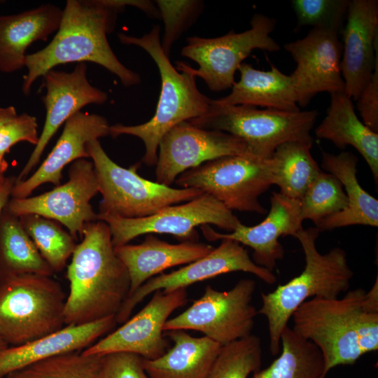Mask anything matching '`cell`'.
<instances>
[{"label": "cell", "mask_w": 378, "mask_h": 378, "mask_svg": "<svg viewBox=\"0 0 378 378\" xmlns=\"http://www.w3.org/2000/svg\"><path fill=\"white\" fill-rule=\"evenodd\" d=\"M118 36L121 43L140 47L151 57L160 73L161 89L155 113L148 121L137 125H111L109 135L117 138L127 134L140 139L145 146L142 162L147 166H154L164 135L178 124L205 114L212 99L199 90L195 76L172 64L160 44L159 26L154 25L140 37L123 33Z\"/></svg>", "instance_id": "obj_4"}, {"label": "cell", "mask_w": 378, "mask_h": 378, "mask_svg": "<svg viewBox=\"0 0 378 378\" xmlns=\"http://www.w3.org/2000/svg\"><path fill=\"white\" fill-rule=\"evenodd\" d=\"M255 281L239 280L227 291L211 286L202 296L181 314L168 319L163 331L192 330L219 343L222 346L251 335L258 311L252 304Z\"/></svg>", "instance_id": "obj_11"}, {"label": "cell", "mask_w": 378, "mask_h": 378, "mask_svg": "<svg viewBox=\"0 0 378 378\" xmlns=\"http://www.w3.org/2000/svg\"><path fill=\"white\" fill-rule=\"evenodd\" d=\"M8 346V345L0 338V349Z\"/></svg>", "instance_id": "obj_44"}, {"label": "cell", "mask_w": 378, "mask_h": 378, "mask_svg": "<svg viewBox=\"0 0 378 378\" xmlns=\"http://www.w3.org/2000/svg\"><path fill=\"white\" fill-rule=\"evenodd\" d=\"M155 4L164 24L160 44L169 57L174 43L200 15L203 3L196 0H157Z\"/></svg>", "instance_id": "obj_37"}, {"label": "cell", "mask_w": 378, "mask_h": 378, "mask_svg": "<svg viewBox=\"0 0 378 378\" xmlns=\"http://www.w3.org/2000/svg\"><path fill=\"white\" fill-rule=\"evenodd\" d=\"M237 271L251 273L270 285L276 281V277L272 271L256 265L251 259L243 245L234 240L223 239L220 245L206 255L171 273H162L146 281L122 303L115 316L116 322L123 323L127 321L134 307L156 290L169 293L220 274Z\"/></svg>", "instance_id": "obj_15"}, {"label": "cell", "mask_w": 378, "mask_h": 378, "mask_svg": "<svg viewBox=\"0 0 378 378\" xmlns=\"http://www.w3.org/2000/svg\"><path fill=\"white\" fill-rule=\"evenodd\" d=\"M357 101V109L363 122L374 132H378V64L360 92Z\"/></svg>", "instance_id": "obj_40"}, {"label": "cell", "mask_w": 378, "mask_h": 378, "mask_svg": "<svg viewBox=\"0 0 378 378\" xmlns=\"http://www.w3.org/2000/svg\"><path fill=\"white\" fill-rule=\"evenodd\" d=\"M17 112L14 106L0 107V126L16 116Z\"/></svg>", "instance_id": "obj_42"}, {"label": "cell", "mask_w": 378, "mask_h": 378, "mask_svg": "<svg viewBox=\"0 0 378 378\" xmlns=\"http://www.w3.org/2000/svg\"><path fill=\"white\" fill-rule=\"evenodd\" d=\"M69 179L52 190L34 197L8 200L5 209L20 217L36 214L65 226L72 237L82 238L86 223L98 220L90 200L99 192V185L92 161L82 158L73 162Z\"/></svg>", "instance_id": "obj_13"}, {"label": "cell", "mask_w": 378, "mask_h": 378, "mask_svg": "<svg viewBox=\"0 0 378 378\" xmlns=\"http://www.w3.org/2000/svg\"><path fill=\"white\" fill-rule=\"evenodd\" d=\"M174 344L160 357L144 358L150 378H206L222 346L203 336L194 337L183 330L165 331Z\"/></svg>", "instance_id": "obj_28"}, {"label": "cell", "mask_w": 378, "mask_h": 378, "mask_svg": "<svg viewBox=\"0 0 378 378\" xmlns=\"http://www.w3.org/2000/svg\"><path fill=\"white\" fill-rule=\"evenodd\" d=\"M8 168V163L5 159L0 158V180L4 177V172Z\"/></svg>", "instance_id": "obj_43"}, {"label": "cell", "mask_w": 378, "mask_h": 378, "mask_svg": "<svg viewBox=\"0 0 378 378\" xmlns=\"http://www.w3.org/2000/svg\"><path fill=\"white\" fill-rule=\"evenodd\" d=\"M296 63L293 77L299 107L318 93L344 92L340 62L342 44L338 31L313 28L301 39L284 46Z\"/></svg>", "instance_id": "obj_17"}, {"label": "cell", "mask_w": 378, "mask_h": 378, "mask_svg": "<svg viewBox=\"0 0 378 378\" xmlns=\"http://www.w3.org/2000/svg\"><path fill=\"white\" fill-rule=\"evenodd\" d=\"M238 71L239 81L234 83L229 94L213 99L215 104L262 106L286 112L300 111L291 75L282 73L273 64L270 70L261 71L243 62Z\"/></svg>", "instance_id": "obj_25"}, {"label": "cell", "mask_w": 378, "mask_h": 378, "mask_svg": "<svg viewBox=\"0 0 378 378\" xmlns=\"http://www.w3.org/2000/svg\"><path fill=\"white\" fill-rule=\"evenodd\" d=\"M110 126L105 117L96 113L80 111L73 115L65 122L59 139L41 166L29 177L15 183L13 198L27 197L44 183L60 185L64 167L78 159L90 158L87 144L109 135Z\"/></svg>", "instance_id": "obj_21"}, {"label": "cell", "mask_w": 378, "mask_h": 378, "mask_svg": "<svg viewBox=\"0 0 378 378\" xmlns=\"http://www.w3.org/2000/svg\"><path fill=\"white\" fill-rule=\"evenodd\" d=\"M315 134L341 149L353 146L366 161L377 185L378 133L359 120L351 98L344 92L330 94L326 116L315 129Z\"/></svg>", "instance_id": "obj_27"}, {"label": "cell", "mask_w": 378, "mask_h": 378, "mask_svg": "<svg viewBox=\"0 0 378 378\" xmlns=\"http://www.w3.org/2000/svg\"><path fill=\"white\" fill-rule=\"evenodd\" d=\"M66 296L51 276L25 274L0 281V338L18 346L65 326Z\"/></svg>", "instance_id": "obj_6"}, {"label": "cell", "mask_w": 378, "mask_h": 378, "mask_svg": "<svg viewBox=\"0 0 378 378\" xmlns=\"http://www.w3.org/2000/svg\"><path fill=\"white\" fill-rule=\"evenodd\" d=\"M0 216V281L13 276L54 273L24 229L19 217L6 209Z\"/></svg>", "instance_id": "obj_29"}, {"label": "cell", "mask_w": 378, "mask_h": 378, "mask_svg": "<svg viewBox=\"0 0 378 378\" xmlns=\"http://www.w3.org/2000/svg\"><path fill=\"white\" fill-rule=\"evenodd\" d=\"M40 254L54 272L63 270L76 244L72 235L58 222L36 214L19 217Z\"/></svg>", "instance_id": "obj_32"}, {"label": "cell", "mask_w": 378, "mask_h": 378, "mask_svg": "<svg viewBox=\"0 0 378 378\" xmlns=\"http://www.w3.org/2000/svg\"><path fill=\"white\" fill-rule=\"evenodd\" d=\"M36 118L28 113L17 115L0 126V158L20 141L36 146L38 141Z\"/></svg>", "instance_id": "obj_38"}, {"label": "cell", "mask_w": 378, "mask_h": 378, "mask_svg": "<svg viewBox=\"0 0 378 378\" xmlns=\"http://www.w3.org/2000/svg\"><path fill=\"white\" fill-rule=\"evenodd\" d=\"M115 316L62 329L31 342L0 349V378L57 355L82 351L108 332Z\"/></svg>", "instance_id": "obj_22"}, {"label": "cell", "mask_w": 378, "mask_h": 378, "mask_svg": "<svg viewBox=\"0 0 378 378\" xmlns=\"http://www.w3.org/2000/svg\"><path fill=\"white\" fill-rule=\"evenodd\" d=\"M261 361L260 340L251 334L223 346L206 378H248Z\"/></svg>", "instance_id": "obj_35"}, {"label": "cell", "mask_w": 378, "mask_h": 378, "mask_svg": "<svg viewBox=\"0 0 378 378\" xmlns=\"http://www.w3.org/2000/svg\"><path fill=\"white\" fill-rule=\"evenodd\" d=\"M124 9L118 0H68L53 39L26 56L23 93L28 95L33 83L46 72L69 62H93L118 76L125 87L139 84L140 76L119 61L107 40L117 14Z\"/></svg>", "instance_id": "obj_2"}, {"label": "cell", "mask_w": 378, "mask_h": 378, "mask_svg": "<svg viewBox=\"0 0 378 378\" xmlns=\"http://www.w3.org/2000/svg\"><path fill=\"white\" fill-rule=\"evenodd\" d=\"M103 356L81 351L52 356L15 372L7 378H100Z\"/></svg>", "instance_id": "obj_33"}, {"label": "cell", "mask_w": 378, "mask_h": 378, "mask_svg": "<svg viewBox=\"0 0 378 378\" xmlns=\"http://www.w3.org/2000/svg\"><path fill=\"white\" fill-rule=\"evenodd\" d=\"M244 155L251 154L242 139L184 121L172 128L160 141L155 164L156 182L170 186L180 174L204 162Z\"/></svg>", "instance_id": "obj_14"}, {"label": "cell", "mask_w": 378, "mask_h": 378, "mask_svg": "<svg viewBox=\"0 0 378 378\" xmlns=\"http://www.w3.org/2000/svg\"><path fill=\"white\" fill-rule=\"evenodd\" d=\"M214 248L211 245L197 241L170 244L153 234H146L144 241L139 244H127L114 247L115 254L129 274L128 297L146 281L164 270L191 263L206 255Z\"/></svg>", "instance_id": "obj_23"}, {"label": "cell", "mask_w": 378, "mask_h": 378, "mask_svg": "<svg viewBox=\"0 0 378 378\" xmlns=\"http://www.w3.org/2000/svg\"><path fill=\"white\" fill-rule=\"evenodd\" d=\"M144 358L134 353L113 352L102 356L100 378H150Z\"/></svg>", "instance_id": "obj_39"}, {"label": "cell", "mask_w": 378, "mask_h": 378, "mask_svg": "<svg viewBox=\"0 0 378 378\" xmlns=\"http://www.w3.org/2000/svg\"><path fill=\"white\" fill-rule=\"evenodd\" d=\"M312 145L297 141L279 146L272 155V181L279 192L300 200L310 183L321 172L312 156Z\"/></svg>", "instance_id": "obj_30"}, {"label": "cell", "mask_w": 378, "mask_h": 378, "mask_svg": "<svg viewBox=\"0 0 378 378\" xmlns=\"http://www.w3.org/2000/svg\"><path fill=\"white\" fill-rule=\"evenodd\" d=\"M109 226L114 247L148 234H169L183 241H197L196 227L214 225L230 232L241 223L232 211L207 193L182 204L167 206L144 218H123L99 216Z\"/></svg>", "instance_id": "obj_12"}, {"label": "cell", "mask_w": 378, "mask_h": 378, "mask_svg": "<svg viewBox=\"0 0 378 378\" xmlns=\"http://www.w3.org/2000/svg\"><path fill=\"white\" fill-rule=\"evenodd\" d=\"M301 216L315 225L343 211L347 198L340 180L332 174L321 170L300 200Z\"/></svg>", "instance_id": "obj_34"}, {"label": "cell", "mask_w": 378, "mask_h": 378, "mask_svg": "<svg viewBox=\"0 0 378 378\" xmlns=\"http://www.w3.org/2000/svg\"><path fill=\"white\" fill-rule=\"evenodd\" d=\"M340 69L344 92L356 101L378 64V1H349Z\"/></svg>", "instance_id": "obj_20"}, {"label": "cell", "mask_w": 378, "mask_h": 378, "mask_svg": "<svg viewBox=\"0 0 378 378\" xmlns=\"http://www.w3.org/2000/svg\"><path fill=\"white\" fill-rule=\"evenodd\" d=\"M357 157L351 152L337 155L322 151V168L337 177L343 186L347 198L345 209L316 225L319 231L362 225L378 226V200L366 192L356 176Z\"/></svg>", "instance_id": "obj_26"}, {"label": "cell", "mask_w": 378, "mask_h": 378, "mask_svg": "<svg viewBox=\"0 0 378 378\" xmlns=\"http://www.w3.org/2000/svg\"><path fill=\"white\" fill-rule=\"evenodd\" d=\"M349 0H293L291 5L297 18L295 31L306 25L314 28L342 30L346 17Z\"/></svg>", "instance_id": "obj_36"}, {"label": "cell", "mask_w": 378, "mask_h": 378, "mask_svg": "<svg viewBox=\"0 0 378 378\" xmlns=\"http://www.w3.org/2000/svg\"><path fill=\"white\" fill-rule=\"evenodd\" d=\"M275 26V19L255 13L251 20V28L243 32L231 30L214 38L188 37L181 55L195 62L198 68L194 69L183 62H176V68L200 77L211 91L232 88L236 71L253 50H280L279 45L270 36Z\"/></svg>", "instance_id": "obj_9"}, {"label": "cell", "mask_w": 378, "mask_h": 378, "mask_svg": "<svg viewBox=\"0 0 378 378\" xmlns=\"http://www.w3.org/2000/svg\"><path fill=\"white\" fill-rule=\"evenodd\" d=\"M187 302L185 288L169 293L156 290L150 302L132 318L81 353L104 356L123 351L136 354L146 360L156 359L169 346L162 334L164 323L174 311Z\"/></svg>", "instance_id": "obj_16"}, {"label": "cell", "mask_w": 378, "mask_h": 378, "mask_svg": "<svg viewBox=\"0 0 378 378\" xmlns=\"http://www.w3.org/2000/svg\"><path fill=\"white\" fill-rule=\"evenodd\" d=\"M62 10L46 4L20 13L0 16V71L25 66L26 50L36 41H46L58 30Z\"/></svg>", "instance_id": "obj_24"}, {"label": "cell", "mask_w": 378, "mask_h": 378, "mask_svg": "<svg viewBox=\"0 0 378 378\" xmlns=\"http://www.w3.org/2000/svg\"><path fill=\"white\" fill-rule=\"evenodd\" d=\"M318 228L302 229L294 234L300 243L305 257L303 271L274 291L261 293L262 305L258 314L267 321L270 350L272 355L280 351L281 335L293 312L311 298L332 299L348 291L354 272L345 251L335 247L322 254L316 248Z\"/></svg>", "instance_id": "obj_5"}, {"label": "cell", "mask_w": 378, "mask_h": 378, "mask_svg": "<svg viewBox=\"0 0 378 378\" xmlns=\"http://www.w3.org/2000/svg\"><path fill=\"white\" fill-rule=\"evenodd\" d=\"M271 206L266 218L254 226L241 223L230 233H219L209 225L200 226L204 237L210 241L223 239L237 241L253 251V261L272 272L278 260L284 256V249L279 239L294 236L302 229L300 200L290 198L279 192H273Z\"/></svg>", "instance_id": "obj_19"}, {"label": "cell", "mask_w": 378, "mask_h": 378, "mask_svg": "<svg viewBox=\"0 0 378 378\" xmlns=\"http://www.w3.org/2000/svg\"><path fill=\"white\" fill-rule=\"evenodd\" d=\"M67 266L69 293L65 326H78L115 316L130 292L127 270L115 254L108 224L101 220L85 225Z\"/></svg>", "instance_id": "obj_3"}, {"label": "cell", "mask_w": 378, "mask_h": 378, "mask_svg": "<svg viewBox=\"0 0 378 378\" xmlns=\"http://www.w3.org/2000/svg\"><path fill=\"white\" fill-rule=\"evenodd\" d=\"M15 182L16 177L14 176H4L0 180V216L8 202Z\"/></svg>", "instance_id": "obj_41"}, {"label": "cell", "mask_w": 378, "mask_h": 378, "mask_svg": "<svg viewBox=\"0 0 378 378\" xmlns=\"http://www.w3.org/2000/svg\"><path fill=\"white\" fill-rule=\"evenodd\" d=\"M271 158L251 155L226 156L204 162L180 174L181 188L207 193L230 211L267 213L260 196L273 185Z\"/></svg>", "instance_id": "obj_10"}, {"label": "cell", "mask_w": 378, "mask_h": 378, "mask_svg": "<svg viewBox=\"0 0 378 378\" xmlns=\"http://www.w3.org/2000/svg\"><path fill=\"white\" fill-rule=\"evenodd\" d=\"M86 149L94 164L102 197L99 216L144 218L204 193L199 189L174 188L141 177L137 173L140 163L128 169L118 165L108 157L97 139L88 142Z\"/></svg>", "instance_id": "obj_8"}, {"label": "cell", "mask_w": 378, "mask_h": 378, "mask_svg": "<svg viewBox=\"0 0 378 378\" xmlns=\"http://www.w3.org/2000/svg\"><path fill=\"white\" fill-rule=\"evenodd\" d=\"M88 66L78 63L71 72L51 69L43 78L46 94L41 98L46 107V119L38 141L29 158L18 177L16 182L27 178L38 163L41 157L60 126L86 105L104 104L107 94L92 86L87 77Z\"/></svg>", "instance_id": "obj_18"}, {"label": "cell", "mask_w": 378, "mask_h": 378, "mask_svg": "<svg viewBox=\"0 0 378 378\" xmlns=\"http://www.w3.org/2000/svg\"><path fill=\"white\" fill-rule=\"evenodd\" d=\"M281 344L280 356L267 368L254 372L253 378H325L322 354L312 342L287 326Z\"/></svg>", "instance_id": "obj_31"}, {"label": "cell", "mask_w": 378, "mask_h": 378, "mask_svg": "<svg viewBox=\"0 0 378 378\" xmlns=\"http://www.w3.org/2000/svg\"><path fill=\"white\" fill-rule=\"evenodd\" d=\"M318 115L317 110H260L247 105H219L212 99L205 114L188 122L200 128L234 135L246 144L251 155L269 159L279 146L287 141L312 145L310 132Z\"/></svg>", "instance_id": "obj_7"}, {"label": "cell", "mask_w": 378, "mask_h": 378, "mask_svg": "<svg viewBox=\"0 0 378 378\" xmlns=\"http://www.w3.org/2000/svg\"><path fill=\"white\" fill-rule=\"evenodd\" d=\"M293 330L320 350L324 377L378 349V279L369 291L348 290L341 299L316 297L293 312Z\"/></svg>", "instance_id": "obj_1"}]
</instances>
